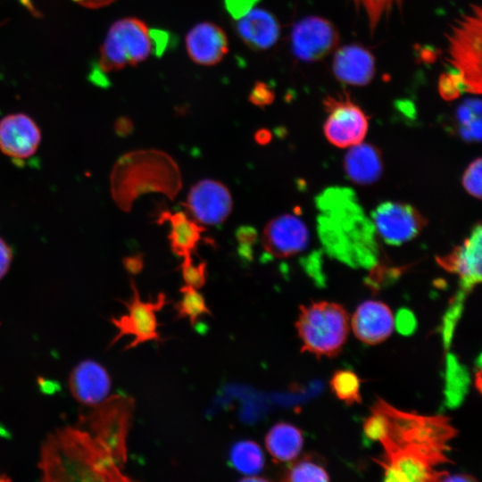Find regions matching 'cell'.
Segmentation results:
<instances>
[{"label":"cell","mask_w":482,"mask_h":482,"mask_svg":"<svg viewBox=\"0 0 482 482\" xmlns=\"http://www.w3.org/2000/svg\"><path fill=\"white\" fill-rule=\"evenodd\" d=\"M272 135L266 129H260L254 134V140L260 145H265L270 142Z\"/></svg>","instance_id":"40"},{"label":"cell","mask_w":482,"mask_h":482,"mask_svg":"<svg viewBox=\"0 0 482 482\" xmlns=\"http://www.w3.org/2000/svg\"><path fill=\"white\" fill-rule=\"evenodd\" d=\"M179 292L181 298L174 306L177 312L176 318L187 319L194 326L201 316L211 315L204 297L196 288L185 285L180 287Z\"/></svg>","instance_id":"26"},{"label":"cell","mask_w":482,"mask_h":482,"mask_svg":"<svg viewBox=\"0 0 482 482\" xmlns=\"http://www.w3.org/2000/svg\"><path fill=\"white\" fill-rule=\"evenodd\" d=\"M275 93L273 89L264 82H257L252 88L248 100L254 105L264 107L273 103Z\"/></svg>","instance_id":"32"},{"label":"cell","mask_w":482,"mask_h":482,"mask_svg":"<svg viewBox=\"0 0 482 482\" xmlns=\"http://www.w3.org/2000/svg\"><path fill=\"white\" fill-rule=\"evenodd\" d=\"M445 62L460 79L463 93L481 95L482 8L471 4L456 17L445 34Z\"/></svg>","instance_id":"4"},{"label":"cell","mask_w":482,"mask_h":482,"mask_svg":"<svg viewBox=\"0 0 482 482\" xmlns=\"http://www.w3.org/2000/svg\"><path fill=\"white\" fill-rule=\"evenodd\" d=\"M438 92L445 101H453L461 96L463 91L458 76L448 70L443 72L438 79Z\"/></svg>","instance_id":"31"},{"label":"cell","mask_w":482,"mask_h":482,"mask_svg":"<svg viewBox=\"0 0 482 482\" xmlns=\"http://www.w3.org/2000/svg\"><path fill=\"white\" fill-rule=\"evenodd\" d=\"M180 270L186 285L196 289L204 286L207 276V263L205 262H201L197 265H195L191 255H188L183 257Z\"/></svg>","instance_id":"29"},{"label":"cell","mask_w":482,"mask_h":482,"mask_svg":"<svg viewBox=\"0 0 482 482\" xmlns=\"http://www.w3.org/2000/svg\"><path fill=\"white\" fill-rule=\"evenodd\" d=\"M154 34L140 19L127 17L115 21L108 30L100 49L98 67L103 73L116 71L145 61L160 47Z\"/></svg>","instance_id":"6"},{"label":"cell","mask_w":482,"mask_h":482,"mask_svg":"<svg viewBox=\"0 0 482 482\" xmlns=\"http://www.w3.org/2000/svg\"><path fill=\"white\" fill-rule=\"evenodd\" d=\"M420 56L424 62H433L436 58V54L432 49L423 48L420 52Z\"/></svg>","instance_id":"42"},{"label":"cell","mask_w":482,"mask_h":482,"mask_svg":"<svg viewBox=\"0 0 482 482\" xmlns=\"http://www.w3.org/2000/svg\"><path fill=\"white\" fill-rule=\"evenodd\" d=\"M284 480L291 482H325L328 474L319 463L303 459L294 463L285 474Z\"/></svg>","instance_id":"28"},{"label":"cell","mask_w":482,"mask_h":482,"mask_svg":"<svg viewBox=\"0 0 482 482\" xmlns=\"http://www.w3.org/2000/svg\"><path fill=\"white\" fill-rule=\"evenodd\" d=\"M12 261V251L4 239L0 237V279L8 272Z\"/></svg>","instance_id":"34"},{"label":"cell","mask_w":482,"mask_h":482,"mask_svg":"<svg viewBox=\"0 0 482 482\" xmlns=\"http://www.w3.org/2000/svg\"><path fill=\"white\" fill-rule=\"evenodd\" d=\"M363 430L383 447L377 461L386 481L431 482L448 475L437 469L451 462L449 442L457 434L447 417L402 411L378 399Z\"/></svg>","instance_id":"1"},{"label":"cell","mask_w":482,"mask_h":482,"mask_svg":"<svg viewBox=\"0 0 482 482\" xmlns=\"http://www.w3.org/2000/svg\"><path fill=\"white\" fill-rule=\"evenodd\" d=\"M77 4L90 9H97L112 4L116 0H73Z\"/></svg>","instance_id":"38"},{"label":"cell","mask_w":482,"mask_h":482,"mask_svg":"<svg viewBox=\"0 0 482 482\" xmlns=\"http://www.w3.org/2000/svg\"><path fill=\"white\" fill-rule=\"evenodd\" d=\"M236 30L242 41L254 50L273 46L280 34L279 24L270 12L253 8L237 20Z\"/></svg>","instance_id":"20"},{"label":"cell","mask_w":482,"mask_h":482,"mask_svg":"<svg viewBox=\"0 0 482 482\" xmlns=\"http://www.w3.org/2000/svg\"><path fill=\"white\" fill-rule=\"evenodd\" d=\"M45 481H127L121 467L83 428L65 427L49 435L38 462Z\"/></svg>","instance_id":"2"},{"label":"cell","mask_w":482,"mask_h":482,"mask_svg":"<svg viewBox=\"0 0 482 482\" xmlns=\"http://www.w3.org/2000/svg\"><path fill=\"white\" fill-rule=\"evenodd\" d=\"M113 201L129 212L135 200L146 193H161L173 200L182 187L181 172L168 154L155 149L137 150L120 156L110 177Z\"/></svg>","instance_id":"3"},{"label":"cell","mask_w":482,"mask_h":482,"mask_svg":"<svg viewBox=\"0 0 482 482\" xmlns=\"http://www.w3.org/2000/svg\"><path fill=\"white\" fill-rule=\"evenodd\" d=\"M481 170L482 161L478 157L470 163L461 179L466 191L478 199L481 198Z\"/></svg>","instance_id":"30"},{"label":"cell","mask_w":482,"mask_h":482,"mask_svg":"<svg viewBox=\"0 0 482 482\" xmlns=\"http://www.w3.org/2000/svg\"><path fill=\"white\" fill-rule=\"evenodd\" d=\"M332 71L341 82L357 87L366 86L375 76V57L362 46H344L335 53Z\"/></svg>","instance_id":"19"},{"label":"cell","mask_w":482,"mask_h":482,"mask_svg":"<svg viewBox=\"0 0 482 482\" xmlns=\"http://www.w3.org/2000/svg\"><path fill=\"white\" fill-rule=\"evenodd\" d=\"M339 35L333 23L320 16L297 21L291 33V46L303 62H316L329 54L338 45Z\"/></svg>","instance_id":"10"},{"label":"cell","mask_w":482,"mask_h":482,"mask_svg":"<svg viewBox=\"0 0 482 482\" xmlns=\"http://www.w3.org/2000/svg\"><path fill=\"white\" fill-rule=\"evenodd\" d=\"M374 223L382 239L400 245L414 238L427 225L426 218L412 205L387 202L376 209Z\"/></svg>","instance_id":"11"},{"label":"cell","mask_w":482,"mask_h":482,"mask_svg":"<svg viewBox=\"0 0 482 482\" xmlns=\"http://www.w3.org/2000/svg\"><path fill=\"white\" fill-rule=\"evenodd\" d=\"M261 0H224L227 12L235 20L239 19L250 10L254 8L255 4Z\"/></svg>","instance_id":"33"},{"label":"cell","mask_w":482,"mask_h":482,"mask_svg":"<svg viewBox=\"0 0 482 482\" xmlns=\"http://www.w3.org/2000/svg\"><path fill=\"white\" fill-rule=\"evenodd\" d=\"M437 262L447 271L458 275L466 288L481 281V226H476L470 237Z\"/></svg>","instance_id":"18"},{"label":"cell","mask_w":482,"mask_h":482,"mask_svg":"<svg viewBox=\"0 0 482 482\" xmlns=\"http://www.w3.org/2000/svg\"><path fill=\"white\" fill-rule=\"evenodd\" d=\"M344 167L346 175L354 183L367 185L378 179L383 162L375 146L361 142L350 147L344 160Z\"/></svg>","instance_id":"21"},{"label":"cell","mask_w":482,"mask_h":482,"mask_svg":"<svg viewBox=\"0 0 482 482\" xmlns=\"http://www.w3.org/2000/svg\"><path fill=\"white\" fill-rule=\"evenodd\" d=\"M323 105L328 112L323 130L330 144L346 148L362 142L369 129V120L347 92L327 96Z\"/></svg>","instance_id":"8"},{"label":"cell","mask_w":482,"mask_h":482,"mask_svg":"<svg viewBox=\"0 0 482 482\" xmlns=\"http://www.w3.org/2000/svg\"><path fill=\"white\" fill-rule=\"evenodd\" d=\"M10 478H6L5 476L0 475V481H5L9 480Z\"/></svg>","instance_id":"43"},{"label":"cell","mask_w":482,"mask_h":482,"mask_svg":"<svg viewBox=\"0 0 482 482\" xmlns=\"http://www.w3.org/2000/svg\"><path fill=\"white\" fill-rule=\"evenodd\" d=\"M41 142L37 123L24 113H13L0 120V150L14 160L32 156Z\"/></svg>","instance_id":"14"},{"label":"cell","mask_w":482,"mask_h":482,"mask_svg":"<svg viewBox=\"0 0 482 482\" xmlns=\"http://www.w3.org/2000/svg\"><path fill=\"white\" fill-rule=\"evenodd\" d=\"M164 221H169L170 224L168 238L171 251L179 257L191 255L205 229L190 219L184 212L174 213L162 212L158 223Z\"/></svg>","instance_id":"22"},{"label":"cell","mask_w":482,"mask_h":482,"mask_svg":"<svg viewBox=\"0 0 482 482\" xmlns=\"http://www.w3.org/2000/svg\"><path fill=\"white\" fill-rule=\"evenodd\" d=\"M402 315L398 317V328L403 333H408L415 327V320L411 313L402 312Z\"/></svg>","instance_id":"37"},{"label":"cell","mask_w":482,"mask_h":482,"mask_svg":"<svg viewBox=\"0 0 482 482\" xmlns=\"http://www.w3.org/2000/svg\"><path fill=\"white\" fill-rule=\"evenodd\" d=\"M303 436L295 426L279 422L268 431L265 436L267 451L274 461L287 462L295 460L302 451Z\"/></svg>","instance_id":"23"},{"label":"cell","mask_w":482,"mask_h":482,"mask_svg":"<svg viewBox=\"0 0 482 482\" xmlns=\"http://www.w3.org/2000/svg\"><path fill=\"white\" fill-rule=\"evenodd\" d=\"M366 18L370 32L373 34L380 23L395 11H401L403 0H349Z\"/></svg>","instance_id":"25"},{"label":"cell","mask_w":482,"mask_h":482,"mask_svg":"<svg viewBox=\"0 0 482 482\" xmlns=\"http://www.w3.org/2000/svg\"><path fill=\"white\" fill-rule=\"evenodd\" d=\"M130 287L131 297L128 302H124L128 312L111 319L112 325L117 328V334L112 338L111 345L124 336L133 337L132 341L126 346V350L145 342L162 340L157 329L159 324L156 312L166 303V296L163 293H160L155 300L144 302L132 279H130Z\"/></svg>","instance_id":"9"},{"label":"cell","mask_w":482,"mask_h":482,"mask_svg":"<svg viewBox=\"0 0 482 482\" xmlns=\"http://www.w3.org/2000/svg\"><path fill=\"white\" fill-rule=\"evenodd\" d=\"M133 400L125 395L107 397L79 419V427L123 468L127 459L126 438L130 424Z\"/></svg>","instance_id":"7"},{"label":"cell","mask_w":482,"mask_h":482,"mask_svg":"<svg viewBox=\"0 0 482 482\" xmlns=\"http://www.w3.org/2000/svg\"><path fill=\"white\" fill-rule=\"evenodd\" d=\"M231 466L244 475H257L264 466L263 453L254 441L236 443L229 453Z\"/></svg>","instance_id":"24"},{"label":"cell","mask_w":482,"mask_h":482,"mask_svg":"<svg viewBox=\"0 0 482 482\" xmlns=\"http://www.w3.org/2000/svg\"><path fill=\"white\" fill-rule=\"evenodd\" d=\"M236 238L239 244L253 245L258 239V233L253 227L244 225L237 229Z\"/></svg>","instance_id":"35"},{"label":"cell","mask_w":482,"mask_h":482,"mask_svg":"<svg viewBox=\"0 0 482 482\" xmlns=\"http://www.w3.org/2000/svg\"><path fill=\"white\" fill-rule=\"evenodd\" d=\"M186 48L195 63L211 66L220 62L229 52V41L218 25L204 21L195 25L186 36Z\"/></svg>","instance_id":"17"},{"label":"cell","mask_w":482,"mask_h":482,"mask_svg":"<svg viewBox=\"0 0 482 482\" xmlns=\"http://www.w3.org/2000/svg\"><path fill=\"white\" fill-rule=\"evenodd\" d=\"M295 328L302 342V352L317 357H334L346 341L349 316L339 303L315 302L300 306Z\"/></svg>","instance_id":"5"},{"label":"cell","mask_w":482,"mask_h":482,"mask_svg":"<svg viewBox=\"0 0 482 482\" xmlns=\"http://www.w3.org/2000/svg\"><path fill=\"white\" fill-rule=\"evenodd\" d=\"M265 251L275 257L286 258L303 251L308 245L309 232L302 220L283 214L270 220L262 232Z\"/></svg>","instance_id":"13"},{"label":"cell","mask_w":482,"mask_h":482,"mask_svg":"<svg viewBox=\"0 0 482 482\" xmlns=\"http://www.w3.org/2000/svg\"><path fill=\"white\" fill-rule=\"evenodd\" d=\"M183 205L199 223L218 225L230 214L233 202L226 186L212 179H204L191 187Z\"/></svg>","instance_id":"12"},{"label":"cell","mask_w":482,"mask_h":482,"mask_svg":"<svg viewBox=\"0 0 482 482\" xmlns=\"http://www.w3.org/2000/svg\"><path fill=\"white\" fill-rule=\"evenodd\" d=\"M237 252L243 261L252 262L253 256L252 245L239 244Z\"/></svg>","instance_id":"41"},{"label":"cell","mask_w":482,"mask_h":482,"mask_svg":"<svg viewBox=\"0 0 482 482\" xmlns=\"http://www.w3.org/2000/svg\"><path fill=\"white\" fill-rule=\"evenodd\" d=\"M115 129L118 134L121 136H127L131 133L133 129V124L130 120L127 118H121L117 120Z\"/></svg>","instance_id":"39"},{"label":"cell","mask_w":482,"mask_h":482,"mask_svg":"<svg viewBox=\"0 0 482 482\" xmlns=\"http://www.w3.org/2000/svg\"><path fill=\"white\" fill-rule=\"evenodd\" d=\"M111 378L104 366L93 360L78 363L69 377V389L75 400L94 407L104 401L111 390Z\"/></svg>","instance_id":"15"},{"label":"cell","mask_w":482,"mask_h":482,"mask_svg":"<svg viewBox=\"0 0 482 482\" xmlns=\"http://www.w3.org/2000/svg\"><path fill=\"white\" fill-rule=\"evenodd\" d=\"M330 386L336 396L347 404L360 403L362 402L360 379L350 370H337L332 375Z\"/></svg>","instance_id":"27"},{"label":"cell","mask_w":482,"mask_h":482,"mask_svg":"<svg viewBox=\"0 0 482 482\" xmlns=\"http://www.w3.org/2000/svg\"><path fill=\"white\" fill-rule=\"evenodd\" d=\"M351 326L354 336L367 345H378L393 332L395 318L391 309L380 301L369 300L355 310Z\"/></svg>","instance_id":"16"},{"label":"cell","mask_w":482,"mask_h":482,"mask_svg":"<svg viewBox=\"0 0 482 482\" xmlns=\"http://www.w3.org/2000/svg\"><path fill=\"white\" fill-rule=\"evenodd\" d=\"M123 263L126 270L131 274H137L144 268V259L142 254L125 257Z\"/></svg>","instance_id":"36"}]
</instances>
